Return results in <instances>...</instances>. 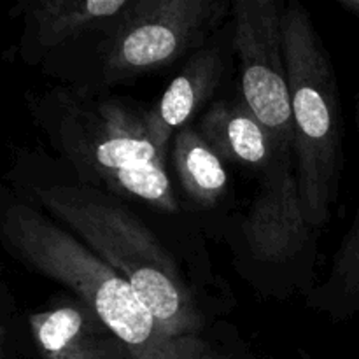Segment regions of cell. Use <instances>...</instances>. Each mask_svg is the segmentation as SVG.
Returning a JSON list of instances; mask_svg holds the SVG:
<instances>
[{"label": "cell", "instance_id": "obj_1", "mask_svg": "<svg viewBox=\"0 0 359 359\" xmlns=\"http://www.w3.org/2000/svg\"><path fill=\"white\" fill-rule=\"evenodd\" d=\"M11 181L14 195L44 210L125 277L165 332L189 344L245 353L233 326L202 309L172 252L125 200L83 184L62 161L39 153L21 154Z\"/></svg>", "mask_w": 359, "mask_h": 359}, {"label": "cell", "instance_id": "obj_2", "mask_svg": "<svg viewBox=\"0 0 359 359\" xmlns=\"http://www.w3.org/2000/svg\"><path fill=\"white\" fill-rule=\"evenodd\" d=\"M25 100L77 181L163 216H181L168 160L149 135L146 107L86 84L32 91Z\"/></svg>", "mask_w": 359, "mask_h": 359}, {"label": "cell", "instance_id": "obj_3", "mask_svg": "<svg viewBox=\"0 0 359 359\" xmlns=\"http://www.w3.org/2000/svg\"><path fill=\"white\" fill-rule=\"evenodd\" d=\"M0 238L6 251L32 272L90 305L121 340L130 359H244L245 353L189 344L161 328L128 280L44 210L4 191Z\"/></svg>", "mask_w": 359, "mask_h": 359}, {"label": "cell", "instance_id": "obj_4", "mask_svg": "<svg viewBox=\"0 0 359 359\" xmlns=\"http://www.w3.org/2000/svg\"><path fill=\"white\" fill-rule=\"evenodd\" d=\"M283 41L293 114V163L302 203L316 230L326 226L342 177V111L332 60L311 13L284 4Z\"/></svg>", "mask_w": 359, "mask_h": 359}, {"label": "cell", "instance_id": "obj_5", "mask_svg": "<svg viewBox=\"0 0 359 359\" xmlns=\"http://www.w3.org/2000/svg\"><path fill=\"white\" fill-rule=\"evenodd\" d=\"M230 14L226 0H132L95 49V88L133 81L191 56Z\"/></svg>", "mask_w": 359, "mask_h": 359}, {"label": "cell", "instance_id": "obj_6", "mask_svg": "<svg viewBox=\"0 0 359 359\" xmlns=\"http://www.w3.org/2000/svg\"><path fill=\"white\" fill-rule=\"evenodd\" d=\"M316 231L302 203L293 156H284L262 175L230 241L245 276L266 287L280 280H311Z\"/></svg>", "mask_w": 359, "mask_h": 359}, {"label": "cell", "instance_id": "obj_7", "mask_svg": "<svg viewBox=\"0 0 359 359\" xmlns=\"http://www.w3.org/2000/svg\"><path fill=\"white\" fill-rule=\"evenodd\" d=\"M283 0L231 2L233 48L241 65V100L293 154V114L283 41Z\"/></svg>", "mask_w": 359, "mask_h": 359}, {"label": "cell", "instance_id": "obj_8", "mask_svg": "<svg viewBox=\"0 0 359 359\" xmlns=\"http://www.w3.org/2000/svg\"><path fill=\"white\" fill-rule=\"evenodd\" d=\"M130 2L132 0H42L25 4L21 60L41 63L86 42H93L97 49L107 28L128 9Z\"/></svg>", "mask_w": 359, "mask_h": 359}, {"label": "cell", "instance_id": "obj_9", "mask_svg": "<svg viewBox=\"0 0 359 359\" xmlns=\"http://www.w3.org/2000/svg\"><path fill=\"white\" fill-rule=\"evenodd\" d=\"M27 325L41 359H130L121 340L76 294L56 298L28 316Z\"/></svg>", "mask_w": 359, "mask_h": 359}, {"label": "cell", "instance_id": "obj_10", "mask_svg": "<svg viewBox=\"0 0 359 359\" xmlns=\"http://www.w3.org/2000/svg\"><path fill=\"white\" fill-rule=\"evenodd\" d=\"M228 55L219 44L207 42L188 56L181 72L168 83L156 104L147 109V128L161 156H170L172 139L196 121V112L212 98L226 72Z\"/></svg>", "mask_w": 359, "mask_h": 359}, {"label": "cell", "instance_id": "obj_11", "mask_svg": "<svg viewBox=\"0 0 359 359\" xmlns=\"http://www.w3.org/2000/svg\"><path fill=\"white\" fill-rule=\"evenodd\" d=\"M200 135L228 163L266 174L286 154L251 109L238 100H214L195 121Z\"/></svg>", "mask_w": 359, "mask_h": 359}, {"label": "cell", "instance_id": "obj_12", "mask_svg": "<svg viewBox=\"0 0 359 359\" xmlns=\"http://www.w3.org/2000/svg\"><path fill=\"white\" fill-rule=\"evenodd\" d=\"M168 161L189 203L212 210L223 202L230 184L224 160L200 135L195 123L175 133Z\"/></svg>", "mask_w": 359, "mask_h": 359}, {"label": "cell", "instance_id": "obj_13", "mask_svg": "<svg viewBox=\"0 0 359 359\" xmlns=\"http://www.w3.org/2000/svg\"><path fill=\"white\" fill-rule=\"evenodd\" d=\"M354 121L359 144V97ZM307 307L337 323L347 321L359 312V202L353 226L337 249L328 277L321 286L309 291Z\"/></svg>", "mask_w": 359, "mask_h": 359}, {"label": "cell", "instance_id": "obj_14", "mask_svg": "<svg viewBox=\"0 0 359 359\" xmlns=\"http://www.w3.org/2000/svg\"><path fill=\"white\" fill-rule=\"evenodd\" d=\"M342 7H346L347 11H351L353 14L359 16V0H340Z\"/></svg>", "mask_w": 359, "mask_h": 359}]
</instances>
